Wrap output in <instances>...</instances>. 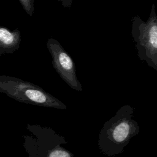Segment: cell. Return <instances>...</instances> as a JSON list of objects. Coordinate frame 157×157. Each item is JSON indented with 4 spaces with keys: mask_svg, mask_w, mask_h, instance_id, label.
Listing matches in <instances>:
<instances>
[{
    "mask_svg": "<svg viewBox=\"0 0 157 157\" xmlns=\"http://www.w3.org/2000/svg\"><path fill=\"white\" fill-rule=\"evenodd\" d=\"M134 110L133 107L124 105L104 124L98 143L102 154L109 157L121 154L131 139L139 134L140 128L134 118Z\"/></svg>",
    "mask_w": 157,
    "mask_h": 157,
    "instance_id": "obj_1",
    "label": "cell"
},
{
    "mask_svg": "<svg viewBox=\"0 0 157 157\" xmlns=\"http://www.w3.org/2000/svg\"><path fill=\"white\" fill-rule=\"evenodd\" d=\"M0 92L23 103L62 110L67 108L40 86L12 76L0 75Z\"/></svg>",
    "mask_w": 157,
    "mask_h": 157,
    "instance_id": "obj_2",
    "label": "cell"
},
{
    "mask_svg": "<svg viewBox=\"0 0 157 157\" xmlns=\"http://www.w3.org/2000/svg\"><path fill=\"white\" fill-rule=\"evenodd\" d=\"M131 34L138 58L157 71V15L154 4L147 21L139 15L132 18Z\"/></svg>",
    "mask_w": 157,
    "mask_h": 157,
    "instance_id": "obj_3",
    "label": "cell"
},
{
    "mask_svg": "<svg viewBox=\"0 0 157 157\" xmlns=\"http://www.w3.org/2000/svg\"><path fill=\"white\" fill-rule=\"evenodd\" d=\"M27 129L33 134L25 136L24 147L28 157H74L61 146L68 142L51 128L28 124Z\"/></svg>",
    "mask_w": 157,
    "mask_h": 157,
    "instance_id": "obj_4",
    "label": "cell"
},
{
    "mask_svg": "<svg viewBox=\"0 0 157 157\" xmlns=\"http://www.w3.org/2000/svg\"><path fill=\"white\" fill-rule=\"evenodd\" d=\"M46 45L56 72L71 88L77 91H82V85L77 77L75 63L71 56L53 37L48 38Z\"/></svg>",
    "mask_w": 157,
    "mask_h": 157,
    "instance_id": "obj_5",
    "label": "cell"
},
{
    "mask_svg": "<svg viewBox=\"0 0 157 157\" xmlns=\"http://www.w3.org/2000/svg\"><path fill=\"white\" fill-rule=\"evenodd\" d=\"M21 41V33L18 29L10 31L0 25V56L13 53L20 48Z\"/></svg>",
    "mask_w": 157,
    "mask_h": 157,
    "instance_id": "obj_6",
    "label": "cell"
},
{
    "mask_svg": "<svg viewBox=\"0 0 157 157\" xmlns=\"http://www.w3.org/2000/svg\"><path fill=\"white\" fill-rule=\"evenodd\" d=\"M25 12L32 17L34 13V2L35 0H18Z\"/></svg>",
    "mask_w": 157,
    "mask_h": 157,
    "instance_id": "obj_7",
    "label": "cell"
},
{
    "mask_svg": "<svg viewBox=\"0 0 157 157\" xmlns=\"http://www.w3.org/2000/svg\"><path fill=\"white\" fill-rule=\"evenodd\" d=\"M61 4V5L64 7H67V8H69L73 2V0H58Z\"/></svg>",
    "mask_w": 157,
    "mask_h": 157,
    "instance_id": "obj_8",
    "label": "cell"
}]
</instances>
